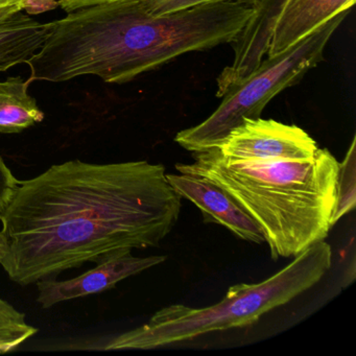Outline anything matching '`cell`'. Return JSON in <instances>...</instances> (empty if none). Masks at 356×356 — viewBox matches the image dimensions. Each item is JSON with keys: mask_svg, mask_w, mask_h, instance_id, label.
<instances>
[{"mask_svg": "<svg viewBox=\"0 0 356 356\" xmlns=\"http://www.w3.org/2000/svg\"><path fill=\"white\" fill-rule=\"evenodd\" d=\"M181 208L161 164H56L19 183L0 218V264L26 286L86 262L156 248L176 226Z\"/></svg>", "mask_w": 356, "mask_h": 356, "instance_id": "cell-1", "label": "cell"}, {"mask_svg": "<svg viewBox=\"0 0 356 356\" xmlns=\"http://www.w3.org/2000/svg\"><path fill=\"white\" fill-rule=\"evenodd\" d=\"M253 3L225 0L153 15L139 0H115L51 22L42 47L26 62L31 80L59 83L95 76L122 84L176 58L230 43Z\"/></svg>", "mask_w": 356, "mask_h": 356, "instance_id": "cell-2", "label": "cell"}, {"mask_svg": "<svg viewBox=\"0 0 356 356\" xmlns=\"http://www.w3.org/2000/svg\"><path fill=\"white\" fill-rule=\"evenodd\" d=\"M179 172L226 191L260 227L273 259L295 258L332 228L339 162L326 149L304 160H232L216 149L193 152Z\"/></svg>", "mask_w": 356, "mask_h": 356, "instance_id": "cell-3", "label": "cell"}, {"mask_svg": "<svg viewBox=\"0 0 356 356\" xmlns=\"http://www.w3.org/2000/svg\"><path fill=\"white\" fill-rule=\"evenodd\" d=\"M331 264L330 245L325 241H318L261 282L233 285L218 303L203 308L183 304L166 306L143 326L114 335L97 349H156L208 333L249 326L266 312L312 289L330 270Z\"/></svg>", "mask_w": 356, "mask_h": 356, "instance_id": "cell-4", "label": "cell"}, {"mask_svg": "<svg viewBox=\"0 0 356 356\" xmlns=\"http://www.w3.org/2000/svg\"><path fill=\"white\" fill-rule=\"evenodd\" d=\"M349 12H341L286 51L262 60L241 84L222 97L209 118L179 132L176 143L191 153L213 149L243 120L259 118L273 97L298 84L323 61L325 47Z\"/></svg>", "mask_w": 356, "mask_h": 356, "instance_id": "cell-5", "label": "cell"}, {"mask_svg": "<svg viewBox=\"0 0 356 356\" xmlns=\"http://www.w3.org/2000/svg\"><path fill=\"white\" fill-rule=\"evenodd\" d=\"M213 149L227 159L245 161L310 159L318 147L299 127L259 118L243 120Z\"/></svg>", "mask_w": 356, "mask_h": 356, "instance_id": "cell-6", "label": "cell"}, {"mask_svg": "<svg viewBox=\"0 0 356 356\" xmlns=\"http://www.w3.org/2000/svg\"><path fill=\"white\" fill-rule=\"evenodd\" d=\"M165 260L166 256L136 257L128 253L99 262L95 268L70 280L44 279L36 283L37 302L43 308H49L62 302L102 293L113 289L120 281L140 274Z\"/></svg>", "mask_w": 356, "mask_h": 356, "instance_id": "cell-7", "label": "cell"}, {"mask_svg": "<svg viewBox=\"0 0 356 356\" xmlns=\"http://www.w3.org/2000/svg\"><path fill=\"white\" fill-rule=\"evenodd\" d=\"M166 178L181 199L188 200L201 210L206 222L224 226L243 241L266 243L255 220L216 183L189 172L166 174Z\"/></svg>", "mask_w": 356, "mask_h": 356, "instance_id": "cell-8", "label": "cell"}, {"mask_svg": "<svg viewBox=\"0 0 356 356\" xmlns=\"http://www.w3.org/2000/svg\"><path fill=\"white\" fill-rule=\"evenodd\" d=\"M286 0H254L253 14L231 41L234 58L218 76L216 97H222L241 84L266 57L273 31Z\"/></svg>", "mask_w": 356, "mask_h": 356, "instance_id": "cell-9", "label": "cell"}, {"mask_svg": "<svg viewBox=\"0 0 356 356\" xmlns=\"http://www.w3.org/2000/svg\"><path fill=\"white\" fill-rule=\"evenodd\" d=\"M355 0H286L273 31L266 57H274L299 42Z\"/></svg>", "mask_w": 356, "mask_h": 356, "instance_id": "cell-10", "label": "cell"}, {"mask_svg": "<svg viewBox=\"0 0 356 356\" xmlns=\"http://www.w3.org/2000/svg\"><path fill=\"white\" fill-rule=\"evenodd\" d=\"M49 28L16 8H0V72L26 63L42 47Z\"/></svg>", "mask_w": 356, "mask_h": 356, "instance_id": "cell-11", "label": "cell"}, {"mask_svg": "<svg viewBox=\"0 0 356 356\" xmlns=\"http://www.w3.org/2000/svg\"><path fill=\"white\" fill-rule=\"evenodd\" d=\"M32 82L20 78L0 81V133L16 134L44 120L36 99L29 95Z\"/></svg>", "mask_w": 356, "mask_h": 356, "instance_id": "cell-12", "label": "cell"}, {"mask_svg": "<svg viewBox=\"0 0 356 356\" xmlns=\"http://www.w3.org/2000/svg\"><path fill=\"white\" fill-rule=\"evenodd\" d=\"M356 156L355 137L346 154L345 159L339 165L337 179V195L332 225L337 224L343 216L349 213L356 205Z\"/></svg>", "mask_w": 356, "mask_h": 356, "instance_id": "cell-13", "label": "cell"}, {"mask_svg": "<svg viewBox=\"0 0 356 356\" xmlns=\"http://www.w3.org/2000/svg\"><path fill=\"white\" fill-rule=\"evenodd\" d=\"M149 13L153 15H163L166 13L195 7L202 3H218L225 0H139ZM253 3L254 0H247Z\"/></svg>", "mask_w": 356, "mask_h": 356, "instance_id": "cell-14", "label": "cell"}, {"mask_svg": "<svg viewBox=\"0 0 356 356\" xmlns=\"http://www.w3.org/2000/svg\"><path fill=\"white\" fill-rule=\"evenodd\" d=\"M19 183L0 156V218H3L8 206L11 203Z\"/></svg>", "mask_w": 356, "mask_h": 356, "instance_id": "cell-15", "label": "cell"}, {"mask_svg": "<svg viewBox=\"0 0 356 356\" xmlns=\"http://www.w3.org/2000/svg\"><path fill=\"white\" fill-rule=\"evenodd\" d=\"M28 323L24 314L16 309L9 302L0 298V328L22 326Z\"/></svg>", "mask_w": 356, "mask_h": 356, "instance_id": "cell-16", "label": "cell"}, {"mask_svg": "<svg viewBox=\"0 0 356 356\" xmlns=\"http://www.w3.org/2000/svg\"><path fill=\"white\" fill-rule=\"evenodd\" d=\"M59 6L67 12L72 13L78 10L85 9V8L92 7V6L102 5V3H111L115 0H58Z\"/></svg>", "mask_w": 356, "mask_h": 356, "instance_id": "cell-17", "label": "cell"}, {"mask_svg": "<svg viewBox=\"0 0 356 356\" xmlns=\"http://www.w3.org/2000/svg\"><path fill=\"white\" fill-rule=\"evenodd\" d=\"M26 0H0V8H16L22 11V6Z\"/></svg>", "mask_w": 356, "mask_h": 356, "instance_id": "cell-18", "label": "cell"}, {"mask_svg": "<svg viewBox=\"0 0 356 356\" xmlns=\"http://www.w3.org/2000/svg\"><path fill=\"white\" fill-rule=\"evenodd\" d=\"M3 248H5V243H3V236L0 232V260L3 258Z\"/></svg>", "mask_w": 356, "mask_h": 356, "instance_id": "cell-19", "label": "cell"}]
</instances>
